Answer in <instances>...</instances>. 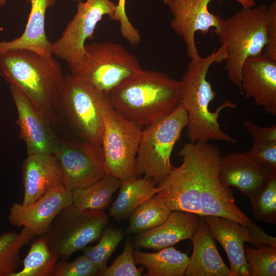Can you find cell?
Masks as SVG:
<instances>
[{"label": "cell", "instance_id": "6da1fadb", "mask_svg": "<svg viewBox=\"0 0 276 276\" xmlns=\"http://www.w3.org/2000/svg\"><path fill=\"white\" fill-rule=\"evenodd\" d=\"M107 96L116 111L141 127L165 119L181 104L180 81L153 70L141 69Z\"/></svg>", "mask_w": 276, "mask_h": 276}, {"label": "cell", "instance_id": "7a4b0ae2", "mask_svg": "<svg viewBox=\"0 0 276 276\" xmlns=\"http://www.w3.org/2000/svg\"><path fill=\"white\" fill-rule=\"evenodd\" d=\"M227 56V47L220 45L209 56L190 58L180 82L181 104L187 112V135L190 142L208 143L210 140L226 142L233 144L237 141L223 131L218 122L220 112L226 108L234 109L237 104L230 100L223 102L214 112L209 105L216 93L206 80L210 66L220 63Z\"/></svg>", "mask_w": 276, "mask_h": 276}, {"label": "cell", "instance_id": "3957f363", "mask_svg": "<svg viewBox=\"0 0 276 276\" xmlns=\"http://www.w3.org/2000/svg\"><path fill=\"white\" fill-rule=\"evenodd\" d=\"M0 76L53 121L54 105L65 79L60 64L53 56L26 49L1 52Z\"/></svg>", "mask_w": 276, "mask_h": 276}, {"label": "cell", "instance_id": "277c9868", "mask_svg": "<svg viewBox=\"0 0 276 276\" xmlns=\"http://www.w3.org/2000/svg\"><path fill=\"white\" fill-rule=\"evenodd\" d=\"M267 6L245 7L230 18L221 17L213 29L220 45L227 47L224 68L229 80L242 94L241 73L245 60L262 54L267 43Z\"/></svg>", "mask_w": 276, "mask_h": 276}, {"label": "cell", "instance_id": "5b68a950", "mask_svg": "<svg viewBox=\"0 0 276 276\" xmlns=\"http://www.w3.org/2000/svg\"><path fill=\"white\" fill-rule=\"evenodd\" d=\"M84 50L79 61L68 65L70 75L87 80L106 94L142 69L136 57L117 42L85 44Z\"/></svg>", "mask_w": 276, "mask_h": 276}, {"label": "cell", "instance_id": "8992f818", "mask_svg": "<svg viewBox=\"0 0 276 276\" xmlns=\"http://www.w3.org/2000/svg\"><path fill=\"white\" fill-rule=\"evenodd\" d=\"M187 121L181 104L167 117L142 129L135 162L138 177L143 175L156 184L171 172L172 152Z\"/></svg>", "mask_w": 276, "mask_h": 276}, {"label": "cell", "instance_id": "52a82bcc", "mask_svg": "<svg viewBox=\"0 0 276 276\" xmlns=\"http://www.w3.org/2000/svg\"><path fill=\"white\" fill-rule=\"evenodd\" d=\"M107 94L87 80L68 75L65 76L54 109L60 108L82 140L101 146L102 105Z\"/></svg>", "mask_w": 276, "mask_h": 276}, {"label": "cell", "instance_id": "ba28073f", "mask_svg": "<svg viewBox=\"0 0 276 276\" xmlns=\"http://www.w3.org/2000/svg\"><path fill=\"white\" fill-rule=\"evenodd\" d=\"M102 112L101 147L107 175L121 182L138 177L135 162L142 127L116 111L109 102L107 94L103 102Z\"/></svg>", "mask_w": 276, "mask_h": 276}, {"label": "cell", "instance_id": "9c48e42d", "mask_svg": "<svg viewBox=\"0 0 276 276\" xmlns=\"http://www.w3.org/2000/svg\"><path fill=\"white\" fill-rule=\"evenodd\" d=\"M103 210H80L73 204L64 208L45 234L51 251L61 260L98 240L108 223Z\"/></svg>", "mask_w": 276, "mask_h": 276}, {"label": "cell", "instance_id": "30bf717a", "mask_svg": "<svg viewBox=\"0 0 276 276\" xmlns=\"http://www.w3.org/2000/svg\"><path fill=\"white\" fill-rule=\"evenodd\" d=\"M202 143H186L178 152L182 164L156 187V195L171 211L200 215V169Z\"/></svg>", "mask_w": 276, "mask_h": 276}, {"label": "cell", "instance_id": "8fae6325", "mask_svg": "<svg viewBox=\"0 0 276 276\" xmlns=\"http://www.w3.org/2000/svg\"><path fill=\"white\" fill-rule=\"evenodd\" d=\"M53 155L63 185L71 192L90 186L107 175L102 147L87 141L60 140Z\"/></svg>", "mask_w": 276, "mask_h": 276}, {"label": "cell", "instance_id": "7c38bea8", "mask_svg": "<svg viewBox=\"0 0 276 276\" xmlns=\"http://www.w3.org/2000/svg\"><path fill=\"white\" fill-rule=\"evenodd\" d=\"M221 154L218 147L202 143L200 216L226 217L245 226L251 220L236 205L229 187L223 185L218 178Z\"/></svg>", "mask_w": 276, "mask_h": 276}, {"label": "cell", "instance_id": "4fadbf2b", "mask_svg": "<svg viewBox=\"0 0 276 276\" xmlns=\"http://www.w3.org/2000/svg\"><path fill=\"white\" fill-rule=\"evenodd\" d=\"M117 4L110 0H86L79 2L76 13L62 32L59 39L51 43L52 55L68 65L82 57L86 41L94 38L98 23L104 15L110 19Z\"/></svg>", "mask_w": 276, "mask_h": 276}, {"label": "cell", "instance_id": "5bb4252c", "mask_svg": "<svg viewBox=\"0 0 276 276\" xmlns=\"http://www.w3.org/2000/svg\"><path fill=\"white\" fill-rule=\"evenodd\" d=\"M9 90L17 111L19 135L28 154H54L60 140L52 128L53 121L18 88L10 85Z\"/></svg>", "mask_w": 276, "mask_h": 276}, {"label": "cell", "instance_id": "9a60e30c", "mask_svg": "<svg viewBox=\"0 0 276 276\" xmlns=\"http://www.w3.org/2000/svg\"><path fill=\"white\" fill-rule=\"evenodd\" d=\"M212 0H163L173 16L170 21L172 30L184 41L187 55L190 58L199 56L195 35L197 32L206 34L212 28L219 27V16L208 9ZM243 8L249 7L241 0H234Z\"/></svg>", "mask_w": 276, "mask_h": 276}, {"label": "cell", "instance_id": "2e32d148", "mask_svg": "<svg viewBox=\"0 0 276 276\" xmlns=\"http://www.w3.org/2000/svg\"><path fill=\"white\" fill-rule=\"evenodd\" d=\"M72 204V192L62 185L30 204L13 203L10 208L8 219L13 226L25 227L35 236L45 235L57 215Z\"/></svg>", "mask_w": 276, "mask_h": 276}, {"label": "cell", "instance_id": "e0dca14e", "mask_svg": "<svg viewBox=\"0 0 276 276\" xmlns=\"http://www.w3.org/2000/svg\"><path fill=\"white\" fill-rule=\"evenodd\" d=\"M275 174L252 159L246 152L221 156L218 178L227 187H234L252 201Z\"/></svg>", "mask_w": 276, "mask_h": 276}, {"label": "cell", "instance_id": "ac0fdd59", "mask_svg": "<svg viewBox=\"0 0 276 276\" xmlns=\"http://www.w3.org/2000/svg\"><path fill=\"white\" fill-rule=\"evenodd\" d=\"M242 94L254 99L268 114H276V61L264 56L250 57L241 69Z\"/></svg>", "mask_w": 276, "mask_h": 276}, {"label": "cell", "instance_id": "d6986e66", "mask_svg": "<svg viewBox=\"0 0 276 276\" xmlns=\"http://www.w3.org/2000/svg\"><path fill=\"white\" fill-rule=\"evenodd\" d=\"M204 217L213 238L227 255L230 276H250L243 250L244 242L253 244L247 228L230 218L210 215Z\"/></svg>", "mask_w": 276, "mask_h": 276}, {"label": "cell", "instance_id": "ffe728a7", "mask_svg": "<svg viewBox=\"0 0 276 276\" xmlns=\"http://www.w3.org/2000/svg\"><path fill=\"white\" fill-rule=\"evenodd\" d=\"M199 217L189 212L172 211L162 224L139 234L134 239L133 246L158 251L190 239L197 228Z\"/></svg>", "mask_w": 276, "mask_h": 276}, {"label": "cell", "instance_id": "44dd1931", "mask_svg": "<svg viewBox=\"0 0 276 276\" xmlns=\"http://www.w3.org/2000/svg\"><path fill=\"white\" fill-rule=\"evenodd\" d=\"M22 177L24 205L32 203L49 191L63 185L60 168L53 154H28L22 164Z\"/></svg>", "mask_w": 276, "mask_h": 276}, {"label": "cell", "instance_id": "7402d4cb", "mask_svg": "<svg viewBox=\"0 0 276 276\" xmlns=\"http://www.w3.org/2000/svg\"><path fill=\"white\" fill-rule=\"evenodd\" d=\"M193 252L185 272L186 276H230L229 268L220 255L204 216L190 239Z\"/></svg>", "mask_w": 276, "mask_h": 276}, {"label": "cell", "instance_id": "603a6c76", "mask_svg": "<svg viewBox=\"0 0 276 276\" xmlns=\"http://www.w3.org/2000/svg\"><path fill=\"white\" fill-rule=\"evenodd\" d=\"M56 0H30L31 9L22 34L10 41H0V53L4 51L26 49L33 51L46 57L53 56L51 43L45 32V18L48 9Z\"/></svg>", "mask_w": 276, "mask_h": 276}, {"label": "cell", "instance_id": "cb8c5ba5", "mask_svg": "<svg viewBox=\"0 0 276 276\" xmlns=\"http://www.w3.org/2000/svg\"><path fill=\"white\" fill-rule=\"evenodd\" d=\"M135 264L145 267L147 276H183L189 265L190 257L170 246L150 253L133 250Z\"/></svg>", "mask_w": 276, "mask_h": 276}, {"label": "cell", "instance_id": "d4e9b609", "mask_svg": "<svg viewBox=\"0 0 276 276\" xmlns=\"http://www.w3.org/2000/svg\"><path fill=\"white\" fill-rule=\"evenodd\" d=\"M155 183L144 177L121 182L118 196L109 209L117 222L126 219L141 203L156 194Z\"/></svg>", "mask_w": 276, "mask_h": 276}, {"label": "cell", "instance_id": "484cf974", "mask_svg": "<svg viewBox=\"0 0 276 276\" xmlns=\"http://www.w3.org/2000/svg\"><path fill=\"white\" fill-rule=\"evenodd\" d=\"M121 184L118 178L106 175L90 186L72 192L73 204L80 210L104 211Z\"/></svg>", "mask_w": 276, "mask_h": 276}, {"label": "cell", "instance_id": "4316f807", "mask_svg": "<svg viewBox=\"0 0 276 276\" xmlns=\"http://www.w3.org/2000/svg\"><path fill=\"white\" fill-rule=\"evenodd\" d=\"M58 260L50 249L45 235L39 236L22 261V270L11 276H53Z\"/></svg>", "mask_w": 276, "mask_h": 276}, {"label": "cell", "instance_id": "83f0119b", "mask_svg": "<svg viewBox=\"0 0 276 276\" xmlns=\"http://www.w3.org/2000/svg\"><path fill=\"white\" fill-rule=\"evenodd\" d=\"M172 211L156 194L143 202L132 212L126 229L128 234H139L162 224Z\"/></svg>", "mask_w": 276, "mask_h": 276}, {"label": "cell", "instance_id": "f1b7e54d", "mask_svg": "<svg viewBox=\"0 0 276 276\" xmlns=\"http://www.w3.org/2000/svg\"><path fill=\"white\" fill-rule=\"evenodd\" d=\"M35 237L28 228L23 227L17 233L10 231L0 235V276H11L22 263L20 250Z\"/></svg>", "mask_w": 276, "mask_h": 276}, {"label": "cell", "instance_id": "f546056e", "mask_svg": "<svg viewBox=\"0 0 276 276\" xmlns=\"http://www.w3.org/2000/svg\"><path fill=\"white\" fill-rule=\"evenodd\" d=\"M121 229L113 226L105 228L98 243L86 246L83 252L95 264L99 271L107 267L108 259L123 239Z\"/></svg>", "mask_w": 276, "mask_h": 276}, {"label": "cell", "instance_id": "4dcf8cb0", "mask_svg": "<svg viewBox=\"0 0 276 276\" xmlns=\"http://www.w3.org/2000/svg\"><path fill=\"white\" fill-rule=\"evenodd\" d=\"M250 276L276 275V247L264 245L253 248L243 246Z\"/></svg>", "mask_w": 276, "mask_h": 276}, {"label": "cell", "instance_id": "1f68e13d", "mask_svg": "<svg viewBox=\"0 0 276 276\" xmlns=\"http://www.w3.org/2000/svg\"><path fill=\"white\" fill-rule=\"evenodd\" d=\"M251 213L258 220L276 223V176L272 177L257 197L250 202Z\"/></svg>", "mask_w": 276, "mask_h": 276}, {"label": "cell", "instance_id": "d6a6232c", "mask_svg": "<svg viewBox=\"0 0 276 276\" xmlns=\"http://www.w3.org/2000/svg\"><path fill=\"white\" fill-rule=\"evenodd\" d=\"M133 244L126 240L124 250L109 267L99 271L97 275L100 276H141L144 267L136 268L133 257Z\"/></svg>", "mask_w": 276, "mask_h": 276}, {"label": "cell", "instance_id": "836d02e7", "mask_svg": "<svg viewBox=\"0 0 276 276\" xmlns=\"http://www.w3.org/2000/svg\"><path fill=\"white\" fill-rule=\"evenodd\" d=\"M98 272L95 264L83 254L72 262L61 260L57 263L54 276H94Z\"/></svg>", "mask_w": 276, "mask_h": 276}, {"label": "cell", "instance_id": "e575fe53", "mask_svg": "<svg viewBox=\"0 0 276 276\" xmlns=\"http://www.w3.org/2000/svg\"><path fill=\"white\" fill-rule=\"evenodd\" d=\"M110 20L120 22L121 36L129 44L137 45L141 41L140 31L130 21L126 12V0H118L114 12Z\"/></svg>", "mask_w": 276, "mask_h": 276}, {"label": "cell", "instance_id": "d590c367", "mask_svg": "<svg viewBox=\"0 0 276 276\" xmlns=\"http://www.w3.org/2000/svg\"><path fill=\"white\" fill-rule=\"evenodd\" d=\"M246 153L276 174V141L254 143Z\"/></svg>", "mask_w": 276, "mask_h": 276}, {"label": "cell", "instance_id": "8d00e7d4", "mask_svg": "<svg viewBox=\"0 0 276 276\" xmlns=\"http://www.w3.org/2000/svg\"><path fill=\"white\" fill-rule=\"evenodd\" d=\"M267 43L263 54L276 61V2L267 7Z\"/></svg>", "mask_w": 276, "mask_h": 276}, {"label": "cell", "instance_id": "74e56055", "mask_svg": "<svg viewBox=\"0 0 276 276\" xmlns=\"http://www.w3.org/2000/svg\"><path fill=\"white\" fill-rule=\"evenodd\" d=\"M244 126L251 136L254 143L276 141V125L260 127L250 120L243 123Z\"/></svg>", "mask_w": 276, "mask_h": 276}, {"label": "cell", "instance_id": "f35d334b", "mask_svg": "<svg viewBox=\"0 0 276 276\" xmlns=\"http://www.w3.org/2000/svg\"><path fill=\"white\" fill-rule=\"evenodd\" d=\"M244 226L247 228L253 240L255 247L264 245L276 247V238L267 234L264 229L256 223L251 220Z\"/></svg>", "mask_w": 276, "mask_h": 276}, {"label": "cell", "instance_id": "ab89813d", "mask_svg": "<svg viewBox=\"0 0 276 276\" xmlns=\"http://www.w3.org/2000/svg\"><path fill=\"white\" fill-rule=\"evenodd\" d=\"M244 2L249 7H254L255 5V0H241Z\"/></svg>", "mask_w": 276, "mask_h": 276}, {"label": "cell", "instance_id": "60d3db41", "mask_svg": "<svg viewBox=\"0 0 276 276\" xmlns=\"http://www.w3.org/2000/svg\"><path fill=\"white\" fill-rule=\"evenodd\" d=\"M6 3V0H0V8L5 5Z\"/></svg>", "mask_w": 276, "mask_h": 276}, {"label": "cell", "instance_id": "b9f144b4", "mask_svg": "<svg viewBox=\"0 0 276 276\" xmlns=\"http://www.w3.org/2000/svg\"><path fill=\"white\" fill-rule=\"evenodd\" d=\"M72 1H75V2H82L84 0H72Z\"/></svg>", "mask_w": 276, "mask_h": 276}]
</instances>
